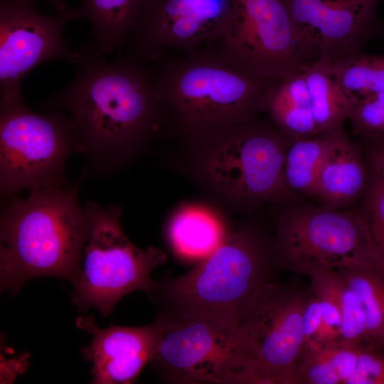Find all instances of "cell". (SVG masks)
<instances>
[{
    "instance_id": "cell-18",
    "label": "cell",
    "mask_w": 384,
    "mask_h": 384,
    "mask_svg": "<svg viewBox=\"0 0 384 384\" xmlns=\"http://www.w3.org/2000/svg\"><path fill=\"white\" fill-rule=\"evenodd\" d=\"M151 0H82L81 18L92 24L90 35L104 54L124 49Z\"/></svg>"
},
{
    "instance_id": "cell-6",
    "label": "cell",
    "mask_w": 384,
    "mask_h": 384,
    "mask_svg": "<svg viewBox=\"0 0 384 384\" xmlns=\"http://www.w3.org/2000/svg\"><path fill=\"white\" fill-rule=\"evenodd\" d=\"M271 245L275 265L299 274L341 269L384 271V258L361 208L289 207L276 220Z\"/></svg>"
},
{
    "instance_id": "cell-17",
    "label": "cell",
    "mask_w": 384,
    "mask_h": 384,
    "mask_svg": "<svg viewBox=\"0 0 384 384\" xmlns=\"http://www.w3.org/2000/svg\"><path fill=\"white\" fill-rule=\"evenodd\" d=\"M362 151L343 127L333 132L314 186V196L321 206L342 209L364 196L370 171Z\"/></svg>"
},
{
    "instance_id": "cell-4",
    "label": "cell",
    "mask_w": 384,
    "mask_h": 384,
    "mask_svg": "<svg viewBox=\"0 0 384 384\" xmlns=\"http://www.w3.org/2000/svg\"><path fill=\"white\" fill-rule=\"evenodd\" d=\"M184 140L196 151L194 166L205 184L238 209L250 210L294 197L284 172L292 140L272 122L256 118Z\"/></svg>"
},
{
    "instance_id": "cell-20",
    "label": "cell",
    "mask_w": 384,
    "mask_h": 384,
    "mask_svg": "<svg viewBox=\"0 0 384 384\" xmlns=\"http://www.w3.org/2000/svg\"><path fill=\"white\" fill-rule=\"evenodd\" d=\"M227 233L213 213L188 208L178 211L168 225V235L176 250L188 258H200L213 252Z\"/></svg>"
},
{
    "instance_id": "cell-28",
    "label": "cell",
    "mask_w": 384,
    "mask_h": 384,
    "mask_svg": "<svg viewBox=\"0 0 384 384\" xmlns=\"http://www.w3.org/2000/svg\"><path fill=\"white\" fill-rule=\"evenodd\" d=\"M304 348L326 346L322 309L318 297L309 287L303 314Z\"/></svg>"
},
{
    "instance_id": "cell-3",
    "label": "cell",
    "mask_w": 384,
    "mask_h": 384,
    "mask_svg": "<svg viewBox=\"0 0 384 384\" xmlns=\"http://www.w3.org/2000/svg\"><path fill=\"white\" fill-rule=\"evenodd\" d=\"M153 64L164 129L183 139L256 119L275 82L236 69L203 48Z\"/></svg>"
},
{
    "instance_id": "cell-1",
    "label": "cell",
    "mask_w": 384,
    "mask_h": 384,
    "mask_svg": "<svg viewBox=\"0 0 384 384\" xmlns=\"http://www.w3.org/2000/svg\"><path fill=\"white\" fill-rule=\"evenodd\" d=\"M75 50V78L43 106L66 111L81 152L88 155L97 171H111L164 130L155 66L120 53L110 63L94 43L79 45Z\"/></svg>"
},
{
    "instance_id": "cell-7",
    "label": "cell",
    "mask_w": 384,
    "mask_h": 384,
    "mask_svg": "<svg viewBox=\"0 0 384 384\" xmlns=\"http://www.w3.org/2000/svg\"><path fill=\"white\" fill-rule=\"evenodd\" d=\"M84 206L90 223L71 281L72 302L79 311L95 308L107 316L126 294L137 290L149 294L156 292L158 283L150 274L164 263L166 255L160 248L141 249L129 241L120 224L119 206L104 207L90 201Z\"/></svg>"
},
{
    "instance_id": "cell-21",
    "label": "cell",
    "mask_w": 384,
    "mask_h": 384,
    "mask_svg": "<svg viewBox=\"0 0 384 384\" xmlns=\"http://www.w3.org/2000/svg\"><path fill=\"white\" fill-rule=\"evenodd\" d=\"M313 115L319 133L343 127L349 118L354 102L329 73L324 63L314 62L304 67Z\"/></svg>"
},
{
    "instance_id": "cell-27",
    "label": "cell",
    "mask_w": 384,
    "mask_h": 384,
    "mask_svg": "<svg viewBox=\"0 0 384 384\" xmlns=\"http://www.w3.org/2000/svg\"><path fill=\"white\" fill-rule=\"evenodd\" d=\"M363 198L361 210L367 219L374 241L384 258V186L371 171Z\"/></svg>"
},
{
    "instance_id": "cell-29",
    "label": "cell",
    "mask_w": 384,
    "mask_h": 384,
    "mask_svg": "<svg viewBox=\"0 0 384 384\" xmlns=\"http://www.w3.org/2000/svg\"><path fill=\"white\" fill-rule=\"evenodd\" d=\"M363 150L369 169L384 186V138H366Z\"/></svg>"
},
{
    "instance_id": "cell-31",
    "label": "cell",
    "mask_w": 384,
    "mask_h": 384,
    "mask_svg": "<svg viewBox=\"0 0 384 384\" xmlns=\"http://www.w3.org/2000/svg\"><path fill=\"white\" fill-rule=\"evenodd\" d=\"M156 1H157V0H151L150 4H153V3L155 2ZM150 4H149V5H150Z\"/></svg>"
},
{
    "instance_id": "cell-25",
    "label": "cell",
    "mask_w": 384,
    "mask_h": 384,
    "mask_svg": "<svg viewBox=\"0 0 384 384\" xmlns=\"http://www.w3.org/2000/svg\"><path fill=\"white\" fill-rule=\"evenodd\" d=\"M327 274L341 309V343L373 345L368 338L366 318L357 295L337 270L327 271Z\"/></svg>"
},
{
    "instance_id": "cell-8",
    "label": "cell",
    "mask_w": 384,
    "mask_h": 384,
    "mask_svg": "<svg viewBox=\"0 0 384 384\" xmlns=\"http://www.w3.org/2000/svg\"><path fill=\"white\" fill-rule=\"evenodd\" d=\"M151 364L174 383H267L238 326L161 315Z\"/></svg>"
},
{
    "instance_id": "cell-2",
    "label": "cell",
    "mask_w": 384,
    "mask_h": 384,
    "mask_svg": "<svg viewBox=\"0 0 384 384\" xmlns=\"http://www.w3.org/2000/svg\"><path fill=\"white\" fill-rule=\"evenodd\" d=\"M80 183L36 188L26 198H9L0 222L1 290L14 294L39 277L73 280L90 223L78 201Z\"/></svg>"
},
{
    "instance_id": "cell-14",
    "label": "cell",
    "mask_w": 384,
    "mask_h": 384,
    "mask_svg": "<svg viewBox=\"0 0 384 384\" xmlns=\"http://www.w3.org/2000/svg\"><path fill=\"white\" fill-rule=\"evenodd\" d=\"M232 0H157L145 11L124 49L155 63L204 48L223 29Z\"/></svg>"
},
{
    "instance_id": "cell-19",
    "label": "cell",
    "mask_w": 384,
    "mask_h": 384,
    "mask_svg": "<svg viewBox=\"0 0 384 384\" xmlns=\"http://www.w3.org/2000/svg\"><path fill=\"white\" fill-rule=\"evenodd\" d=\"M265 111L271 122L292 140L319 133L303 71L272 85L266 98Z\"/></svg>"
},
{
    "instance_id": "cell-13",
    "label": "cell",
    "mask_w": 384,
    "mask_h": 384,
    "mask_svg": "<svg viewBox=\"0 0 384 384\" xmlns=\"http://www.w3.org/2000/svg\"><path fill=\"white\" fill-rule=\"evenodd\" d=\"M306 64L331 63L384 33L381 0H282Z\"/></svg>"
},
{
    "instance_id": "cell-10",
    "label": "cell",
    "mask_w": 384,
    "mask_h": 384,
    "mask_svg": "<svg viewBox=\"0 0 384 384\" xmlns=\"http://www.w3.org/2000/svg\"><path fill=\"white\" fill-rule=\"evenodd\" d=\"M203 49L257 78L277 82L306 65L282 0H232L218 35Z\"/></svg>"
},
{
    "instance_id": "cell-30",
    "label": "cell",
    "mask_w": 384,
    "mask_h": 384,
    "mask_svg": "<svg viewBox=\"0 0 384 384\" xmlns=\"http://www.w3.org/2000/svg\"><path fill=\"white\" fill-rule=\"evenodd\" d=\"M48 3L51 4L55 9V11L60 10L67 7L64 0H46Z\"/></svg>"
},
{
    "instance_id": "cell-15",
    "label": "cell",
    "mask_w": 384,
    "mask_h": 384,
    "mask_svg": "<svg viewBox=\"0 0 384 384\" xmlns=\"http://www.w3.org/2000/svg\"><path fill=\"white\" fill-rule=\"evenodd\" d=\"M76 325L92 336L90 343L81 352L91 364L92 383L129 384L150 363L159 341L161 324L158 318L143 326L112 325L102 329L92 316H80Z\"/></svg>"
},
{
    "instance_id": "cell-23",
    "label": "cell",
    "mask_w": 384,
    "mask_h": 384,
    "mask_svg": "<svg viewBox=\"0 0 384 384\" xmlns=\"http://www.w3.org/2000/svg\"><path fill=\"white\" fill-rule=\"evenodd\" d=\"M334 131L292 140L289 144L284 172L286 184L294 194L314 196L317 174Z\"/></svg>"
},
{
    "instance_id": "cell-9",
    "label": "cell",
    "mask_w": 384,
    "mask_h": 384,
    "mask_svg": "<svg viewBox=\"0 0 384 384\" xmlns=\"http://www.w3.org/2000/svg\"><path fill=\"white\" fill-rule=\"evenodd\" d=\"M76 151L81 148L68 115L36 113L26 106L21 93L1 95V197L65 184V161Z\"/></svg>"
},
{
    "instance_id": "cell-24",
    "label": "cell",
    "mask_w": 384,
    "mask_h": 384,
    "mask_svg": "<svg viewBox=\"0 0 384 384\" xmlns=\"http://www.w3.org/2000/svg\"><path fill=\"white\" fill-rule=\"evenodd\" d=\"M361 304L369 342L384 347V271L377 269L337 270Z\"/></svg>"
},
{
    "instance_id": "cell-22",
    "label": "cell",
    "mask_w": 384,
    "mask_h": 384,
    "mask_svg": "<svg viewBox=\"0 0 384 384\" xmlns=\"http://www.w3.org/2000/svg\"><path fill=\"white\" fill-rule=\"evenodd\" d=\"M326 65L330 75L354 103L384 90V54L370 55L360 50Z\"/></svg>"
},
{
    "instance_id": "cell-16",
    "label": "cell",
    "mask_w": 384,
    "mask_h": 384,
    "mask_svg": "<svg viewBox=\"0 0 384 384\" xmlns=\"http://www.w3.org/2000/svg\"><path fill=\"white\" fill-rule=\"evenodd\" d=\"M295 374L297 384H384V347L304 348Z\"/></svg>"
},
{
    "instance_id": "cell-12",
    "label": "cell",
    "mask_w": 384,
    "mask_h": 384,
    "mask_svg": "<svg viewBox=\"0 0 384 384\" xmlns=\"http://www.w3.org/2000/svg\"><path fill=\"white\" fill-rule=\"evenodd\" d=\"M33 2L0 1L1 95L21 94L22 79L42 63L60 59L75 65L78 60L63 36L65 25L81 18L78 9L45 15Z\"/></svg>"
},
{
    "instance_id": "cell-32",
    "label": "cell",
    "mask_w": 384,
    "mask_h": 384,
    "mask_svg": "<svg viewBox=\"0 0 384 384\" xmlns=\"http://www.w3.org/2000/svg\"><path fill=\"white\" fill-rule=\"evenodd\" d=\"M0 1H9V0H0ZM26 1H34L35 0H26Z\"/></svg>"
},
{
    "instance_id": "cell-26",
    "label": "cell",
    "mask_w": 384,
    "mask_h": 384,
    "mask_svg": "<svg viewBox=\"0 0 384 384\" xmlns=\"http://www.w3.org/2000/svg\"><path fill=\"white\" fill-rule=\"evenodd\" d=\"M348 119L353 135L384 138V90L356 102Z\"/></svg>"
},
{
    "instance_id": "cell-5",
    "label": "cell",
    "mask_w": 384,
    "mask_h": 384,
    "mask_svg": "<svg viewBox=\"0 0 384 384\" xmlns=\"http://www.w3.org/2000/svg\"><path fill=\"white\" fill-rule=\"evenodd\" d=\"M275 265L272 245L255 231L241 228L186 274L158 284L175 317L198 318L238 326L251 297L271 280Z\"/></svg>"
},
{
    "instance_id": "cell-11",
    "label": "cell",
    "mask_w": 384,
    "mask_h": 384,
    "mask_svg": "<svg viewBox=\"0 0 384 384\" xmlns=\"http://www.w3.org/2000/svg\"><path fill=\"white\" fill-rule=\"evenodd\" d=\"M309 290L271 279L251 297L241 312L238 326L267 383L297 384Z\"/></svg>"
}]
</instances>
